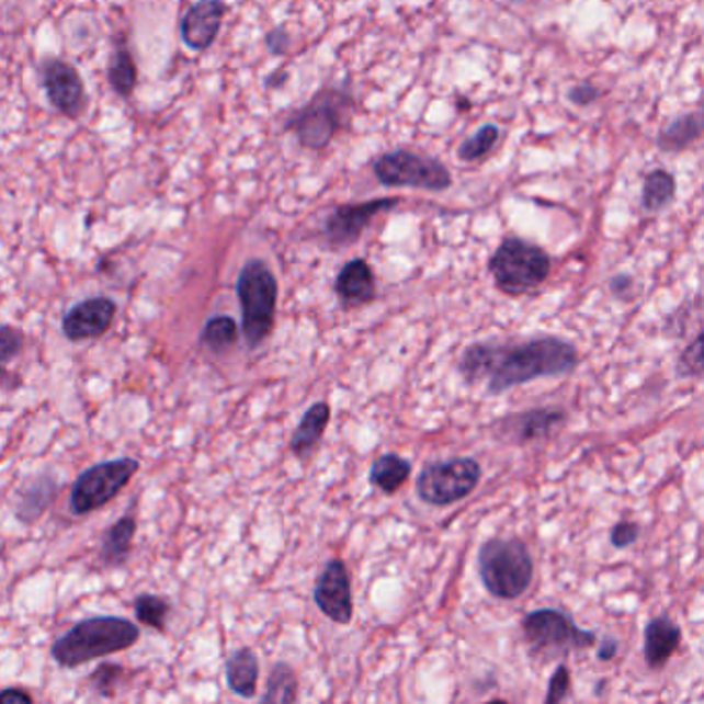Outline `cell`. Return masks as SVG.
Returning <instances> with one entry per match:
<instances>
[{
  "label": "cell",
  "mask_w": 704,
  "mask_h": 704,
  "mask_svg": "<svg viewBox=\"0 0 704 704\" xmlns=\"http://www.w3.org/2000/svg\"><path fill=\"white\" fill-rule=\"evenodd\" d=\"M297 690H299V682L295 670L288 663L281 661L270 670L266 692L260 704H295Z\"/></svg>",
  "instance_id": "cb8c5ba5"
},
{
  "label": "cell",
  "mask_w": 704,
  "mask_h": 704,
  "mask_svg": "<svg viewBox=\"0 0 704 704\" xmlns=\"http://www.w3.org/2000/svg\"><path fill=\"white\" fill-rule=\"evenodd\" d=\"M678 377H699L704 373V330L694 342H690L678 359Z\"/></svg>",
  "instance_id": "4dcf8cb0"
},
{
  "label": "cell",
  "mask_w": 704,
  "mask_h": 704,
  "mask_svg": "<svg viewBox=\"0 0 704 704\" xmlns=\"http://www.w3.org/2000/svg\"><path fill=\"white\" fill-rule=\"evenodd\" d=\"M110 81L120 95H128L135 89L136 68L133 56L126 50H117L110 68Z\"/></svg>",
  "instance_id": "f546056e"
},
{
  "label": "cell",
  "mask_w": 704,
  "mask_h": 704,
  "mask_svg": "<svg viewBox=\"0 0 704 704\" xmlns=\"http://www.w3.org/2000/svg\"><path fill=\"white\" fill-rule=\"evenodd\" d=\"M225 7L218 0L196 2L182 21V37L185 46L192 50H206L218 34Z\"/></svg>",
  "instance_id": "5bb4252c"
},
{
  "label": "cell",
  "mask_w": 704,
  "mask_h": 704,
  "mask_svg": "<svg viewBox=\"0 0 704 704\" xmlns=\"http://www.w3.org/2000/svg\"><path fill=\"white\" fill-rule=\"evenodd\" d=\"M136 534V520L133 515H126L116 521L103 536L101 542L100 558L107 567H120L126 563L133 540Z\"/></svg>",
  "instance_id": "44dd1931"
},
{
  "label": "cell",
  "mask_w": 704,
  "mask_h": 704,
  "mask_svg": "<svg viewBox=\"0 0 704 704\" xmlns=\"http://www.w3.org/2000/svg\"><path fill=\"white\" fill-rule=\"evenodd\" d=\"M610 288H612V293H614L616 297H624V293L633 288V279H631V276H624V274L614 276V279L610 281Z\"/></svg>",
  "instance_id": "74e56055"
},
{
  "label": "cell",
  "mask_w": 704,
  "mask_h": 704,
  "mask_svg": "<svg viewBox=\"0 0 704 704\" xmlns=\"http://www.w3.org/2000/svg\"><path fill=\"white\" fill-rule=\"evenodd\" d=\"M478 570L492 598L518 600L532 586L534 560L518 537H492L478 553Z\"/></svg>",
  "instance_id": "3957f363"
},
{
  "label": "cell",
  "mask_w": 704,
  "mask_h": 704,
  "mask_svg": "<svg viewBox=\"0 0 704 704\" xmlns=\"http://www.w3.org/2000/svg\"><path fill=\"white\" fill-rule=\"evenodd\" d=\"M616 654H618V640L612 637L604 638V643H602V647H600V654H598V657H600L602 661H612V659L616 657Z\"/></svg>",
  "instance_id": "f35d334b"
},
{
  "label": "cell",
  "mask_w": 704,
  "mask_h": 704,
  "mask_svg": "<svg viewBox=\"0 0 704 704\" xmlns=\"http://www.w3.org/2000/svg\"><path fill=\"white\" fill-rule=\"evenodd\" d=\"M52 103L67 116H77L83 105V84L77 70L67 63H50L44 70Z\"/></svg>",
  "instance_id": "2e32d148"
},
{
  "label": "cell",
  "mask_w": 704,
  "mask_h": 704,
  "mask_svg": "<svg viewBox=\"0 0 704 704\" xmlns=\"http://www.w3.org/2000/svg\"><path fill=\"white\" fill-rule=\"evenodd\" d=\"M334 288L336 295L344 305H363V303L373 302L377 295V286H375V274L367 264V260L354 258L351 262H347L338 272Z\"/></svg>",
  "instance_id": "e0dca14e"
},
{
  "label": "cell",
  "mask_w": 704,
  "mask_h": 704,
  "mask_svg": "<svg viewBox=\"0 0 704 704\" xmlns=\"http://www.w3.org/2000/svg\"><path fill=\"white\" fill-rule=\"evenodd\" d=\"M680 640H682V631L668 616H659L649 622L645 628V645H643L647 666L651 670H661L663 666H668V661L680 647Z\"/></svg>",
  "instance_id": "ac0fdd59"
},
{
  "label": "cell",
  "mask_w": 704,
  "mask_h": 704,
  "mask_svg": "<svg viewBox=\"0 0 704 704\" xmlns=\"http://www.w3.org/2000/svg\"><path fill=\"white\" fill-rule=\"evenodd\" d=\"M595 95H598V91H595L593 87H589V84L575 87V89L570 91V100L575 101V103H579V105L591 103V101L595 100Z\"/></svg>",
  "instance_id": "8d00e7d4"
},
{
  "label": "cell",
  "mask_w": 704,
  "mask_h": 704,
  "mask_svg": "<svg viewBox=\"0 0 704 704\" xmlns=\"http://www.w3.org/2000/svg\"><path fill=\"white\" fill-rule=\"evenodd\" d=\"M675 198V180L668 171L655 169L645 178L643 188V208L649 213L663 211Z\"/></svg>",
  "instance_id": "d4e9b609"
},
{
  "label": "cell",
  "mask_w": 704,
  "mask_h": 704,
  "mask_svg": "<svg viewBox=\"0 0 704 704\" xmlns=\"http://www.w3.org/2000/svg\"><path fill=\"white\" fill-rule=\"evenodd\" d=\"M525 640L540 654H569L591 649L595 645V633L579 628L569 614L544 608L527 614L521 622Z\"/></svg>",
  "instance_id": "8992f818"
},
{
  "label": "cell",
  "mask_w": 704,
  "mask_h": 704,
  "mask_svg": "<svg viewBox=\"0 0 704 704\" xmlns=\"http://www.w3.org/2000/svg\"><path fill=\"white\" fill-rule=\"evenodd\" d=\"M400 198H377V201L361 202V204H344L338 206L326 223V237L334 246H349L359 239V235L370 227L371 220L379 213L391 211Z\"/></svg>",
  "instance_id": "8fae6325"
},
{
  "label": "cell",
  "mask_w": 704,
  "mask_h": 704,
  "mask_svg": "<svg viewBox=\"0 0 704 704\" xmlns=\"http://www.w3.org/2000/svg\"><path fill=\"white\" fill-rule=\"evenodd\" d=\"M314 602L323 616L330 621L347 626L352 621V587L351 575L347 565L334 558L321 570L314 589Z\"/></svg>",
  "instance_id": "30bf717a"
},
{
  "label": "cell",
  "mask_w": 704,
  "mask_h": 704,
  "mask_svg": "<svg viewBox=\"0 0 704 704\" xmlns=\"http://www.w3.org/2000/svg\"><path fill=\"white\" fill-rule=\"evenodd\" d=\"M23 344H25V338L19 330L0 323V363L13 361L19 352L23 351Z\"/></svg>",
  "instance_id": "d6a6232c"
},
{
  "label": "cell",
  "mask_w": 704,
  "mask_h": 704,
  "mask_svg": "<svg viewBox=\"0 0 704 704\" xmlns=\"http://www.w3.org/2000/svg\"><path fill=\"white\" fill-rule=\"evenodd\" d=\"M410 462H406L396 453H386L371 466V485H375L386 495H394L410 478Z\"/></svg>",
  "instance_id": "7402d4cb"
},
{
  "label": "cell",
  "mask_w": 704,
  "mask_h": 704,
  "mask_svg": "<svg viewBox=\"0 0 704 704\" xmlns=\"http://www.w3.org/2000/svg\"><path fill=\"white\" fill-rule=\"evenodd\" d=\"M202 344L213 352L227 351L237 342V323L229 316H217L206 321L202 330Z\"/></svg>",
  "instance_id": "484cf974"
},
{
  "label": "cell",
  "mask_w": 704,
  "mask_h": 704,
  "mask_svg": "<svg viewBox=\"0 0 704 704\" xmlns=\"http://www.w3.org/2000/svg\"><path fill=\"white\" fill-rule=\"evenodd\" d=\"M704 133L703 114H690V116L678 117L659 136V147L663 151H682L690 143H694Z\"/></svg>",
  "instance_id": "603a6c76"
},
{
  "label": "cell",
  "mask_w": 704,
  "mask_h": 704,
  "mask_svg": "<svg viewBox=\"0 0 704 704\" xmlns=\"http://www.w3.org/2000/svg\"><path fill=\"white\" fill-rule=\"evenodd\" d=\"M499 140V128L488 124V126H482L478 133L474 136H469L468 140L462 143L459 147V159L464 161H478L482 159L487 152H490V149L497 145Z\"/></svg>",
  "instance_id": "f1b7e54d"
},
{
  "label": "cell",
  "mask_w": 704,
  "mask_h": 704,
  "mask_svg": "<svg viewBox=\"0 0 704 704\" xmlns=\"http://www.w3.org/2000/svg\"><path fill=\"white\" fill-rule=\"evenodd\" d=\"M375 175L384 185H408L427 192H445L452 185V173L441 161L419 152L396 151L375 161Z\"/></svg>",
  "instance_id": "ba28073f"
},
{
  "label": "cell",
  "mask_w": 704,
  "mask_h": 704,
  "mask_svg": "<svg viewBox=\"0 0 704 704\" xmlns=\"http://www.w3.org/2000/svg\"><path fill=\"white\" fill-rule=\"evenodd\" d=\"M482 478V468L472 457H453L436 462L422 469L419 476L420 501L435 507H447L466 499Z\"/></svg>",
  "instance_id": "52a82bcc"
},
{
  "label": "cell",
  "mask_w": 704,
  "mask_h": 704,
  "mask_svg": "<svg viewBox=\"0 0 704 704\" xmlns=\"http://www.w3.org/2000/svg\"><path fill=\"white\" fill-rule=\"evenodd\" d=\"M579 365L577 349L556 336L525 342L472 344L459 359V373L468 384H487L488 394H503L542 377L567 375Z\"/></svg>",
  "instance_id": "6da1fadb"
},
{
  "label": "cell",
  "mask_w": 704,
  "mask_h": 704,
  "mask_svg": "<svg viewBox=\"0 0 704 704\" xmlns=\"http://www.w3.org/2000/svg\"><path fill=\"white\" fill-rule=\"evenodd\" d=\"M116 316V303L107 297H95L75 305L63 319V332L68 340H91L105 334Z\"/></svg>",
  "instance_id": "4fadbf2b"
},
{
  "label": "cell",
  "mask_w": 704,
  "mask_h": 704,
  "mask_svg": "<svg viewBox=\"0 0 704 704\" xmlns=\"http://www.w3.org/2000/svg\"><path fill=\"white\" fill-rule=\"evenodd\" d=\"M570 690V673L567 666H558L554 670L553 678H550V684H548V692H546V699H544V704H560L567 696H569Z\"/></svg>",
  "instance_id": "836d02e7"
},
{
  "label": "cell",
  "mask_w": 704,
  "mask_h": 704,
  "mask_svg": "<svg viewBox=\"0 0 704 704\" xmlns=\"http://www.w3.org/2000/svg\"><path fill=\"white\" fill-rule=\"evenodd\" d=\"M638 536H640V527L635 521H621L618 525H614L612 534H610V542L614 548H628L637 542Z\"/></svg>",
  "instance_id": "e575fe53"
},
{
  "label": "cell",
  "mask_w": 704,
  "mask_h": 704,
  "mask_svg": "<svg viewBox=\"0 0 704 704\" xmlns=\"http://www.w3.org/2000/svg\"><path fill=\"white\" fill-rule=\"evenodd\" d=\"M138 472V462L130 457L103 462L83 472L70 492V509L75 515H87L110 503Z\"/></svg>",
  "instance_id": "9c48e42d"
},
{
  "label": "cell",
  "mask_w": 704,
  "mask_h": 704,
  "mask_svg": "<svg viewBox=\"0 0 704 704\" xmlns=\"http://www.w3.org/2000/svg\"><path fill=\"white\" fill-rule=\"evenodd\" d=\"M54 485L50 480H42L35 482L25 492V497L19 501L18 515L21 521H35L44 511L46 507L52 503L54 497Z\"/></svg>",
  "instance_id": "83f0119b"
},
{
  "label": "cell",
  "mask_w": 704,
  "mask_h": 704,
  "mask_svg": "<svg viewBox=\"0 0 704 704\" xmlns=\"http://www.w3.org/2000/svg\"><path fill=\"white\" fill-rule=\"evenodd\" d=\"M140 628L122 616H93L77 622L52 645V657L60 668L75 670L107 655L122 654L135 647Z\"/></svg>",
  "instance_id": "7a4b0ae2"
},
{
  "label": "cell",
  "mask_w": 704,
  "mask_h": 704,
  "mask_svg": "<svg viewBox=\"0 0 704 704\" xmlns=\"http://www.w3.org/2000/svg\"><path fill=\"white\" fill-rule=\"evenodd\" d=\"M485 704H509L507 701H501V699H497V701H488V703Z\"/></svg>",
  "instance_id": "ab89813d"
},
{
  "label": "cell",
  "mask_w": 704,
  "mask_h": 704,
  "mask_svg": "<svg viewBox=\"0 0 704 704\" xmlns=\"http://www.w3.org/2000/svg\"><path fill=\"white\" fill-rule=\"evenodd\" d=\"M565 420L567 415L558 408H536V410L507 417L501 422V433L504 436H511L518 443H527V441L550 435Z\"/></svg>",
  "instance_id": "9a60e30c"
},
{
  "label": "cell",
  "mask_w": 704,
  "mask_h": 704,
  "mask_svg": "<svg viewBox=\"0 0 704 704\" xmlns=\"http://www.w3.org/2000/svg\"><path fill=\"white\" fill-rule=\"evenodd\" d=\"M0 704H34V696L23 688L0 690Z\"/></svg>",
  "instance_id": "d590c367"
},
{
  "label": "cell",
  "mask_w": 704,
  "mask_h": 704,
  "mask_svg": "<svg viewBox=\"0 0 704 704\" xmlns=\"http://www.w3.org/2000/svg\"><path fill=\"white\" fill-rule=\"evenodd\" d=\"M227 684L241 699H253L258 692L260 663L250 647L237 649L227 661Z\"/></svg>",
  "instance_id": "d6986e66"
},
{
  "label": "cell",
  "mask_w": 704,
  "mask_h": 704,
  "mask_svg": "<svg viewBox=\"0 0 704 704\" xmlns=\"http://www.w3.org/2000/svg\"><path fill=\"white\" fill-rule=\"evenodd\" d=\"M338 126L340 112L336 107V101L326 95H318V100L311 101L299 112V116L291 122V128L307 149H323L334 138Z\"/></svg>",
  "instance_id": "7c38bea8"
},
{
  "label": "cell",
  "mask_w": 704,
  "mask_h": 704,
  "mask_svg": "<svg viewBox=\"0 0 704 704\" xmlns=\"http://www.w3.org/2000/svg\"><path fill=\"white\" fill-rule=\"evenodd\" d=\"M169 612H171V605L168 600H163L159 595L143 593L135 600L136 621L149 626V628H155V631H161V633L166 631Z\"/></svg>",
  "instance_id": "4316f807"
},
{
  "label": "cell",
  "mask_w": 704,
  "mask_h": 704,
  "mask_svg": "<svg viewBox=\"0 0 704 704\" xmlns=\"http://www.w3.org/2000/svg\"><path fill=\"white\" fill-rule=\"evenodd\" d=\"M701 114H703V116H704V103H703V112H701Z\"/></svg>",
  "instance_id": "60d3db41"
},
{
  "label": "cell",
  "mask_w": 704,
  "mask_h": 704,
  "mask_svg": "<svg viewBox=\"0 0 704 704\" xmlns=\"http://www.w3.org/2000/svg\"><path fill=\"white\" fill-rule=\"evenodd\" d=\"M124 673L126 670L120 663H101L100 668L91 673L89 682L98 694L112 699L116 694L117 684L124 680Z\"/></svg>",
  "instance_id": "1f68e13d"
},
{
  "label": "cell",
  "mask_w": 704,
  "mask_h": 704,
  "mask_svg": "<svg viewBox=\"0 0 704 704\" xmlns=\"http://www.w3.org/2000/svg\"><path fill=\"white\" fill-rule=\"evenodd\" d=\"M237 299L241 305V330L250 349L266 342L274 330L279 285L264 260H248L237 279Z\"/></svg>",
  "instance_id": "277c9868"
},
{
  "label": "cell",
  "mask_w": 704,
  "mask_h": 704,
  "mask_svg": "<svg viewBox=\"0 0 704 704\" xmlns=\"http://www.w3.org/2000/svg\"><path fill=\"white\" fill-rule=\"evenodd\" d=\"M553 269L550 256L521 237H507L490 258V272L504 295L521 297L542 285Z\"/></svg>",
  "instance_id": "5b68a950"
},
{
  "label": "cell",
  "mask_w": 704,
  "mask_h": 704,
  "mask_svg": "<svg viewBox=\"0 0 704 704\" xmlns=\"http://www.w3.org/2000/svg\"><path fill=\"white\" fill-rule=\"evenodd\" d=\"M330 406L326 402H316L305 415H303L302 422L293 435L291 441V450L295 455H309L318 447L321 436L328 429L330 422Z\"/></svg>",
  "instance_id": "ffe728a7"
}]
</instances>
